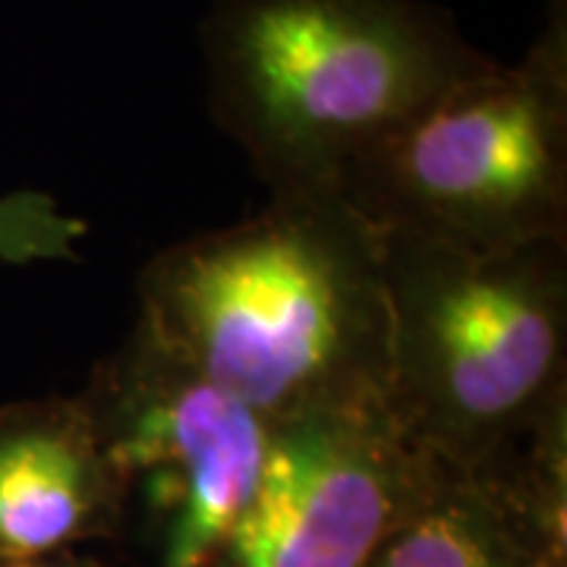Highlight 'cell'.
Returning <instances> with one entry per match:
<instances>
[{
	"label": "cell",
	"mask_w": 567,
	"mask_h": 567,
	"mask_svg": "<svg viewBox=\"0 0 567 567\" xmlns=\"http://www.w3.org/2000/svg\"><path fill=\"white\" fill-rule=\"evenodd\" d=\"M365 567H567V539L536 527L464 470L429 457Z\"/></svg>",
	"instance_id": "8"
},
{
	"label": "cell",
	"mask_w": 567,
	"mask_h": 567,
	"mask_svg": "<svg viewBox=\"0 0 567 567\" xmlns=\"http://www.w3.org/2000/svg\"><path fill=\"white\" fill-rule=\"evenodd\" d=\"M142 331L268 423L385 404L382 237L341 196L268 199L259 215L152 256Z\"/></svg>",
	"instance_id": "1"
},
{
	"label": "cell",
	"mask_w": 567,
	"mask_h": 567,
	"mask_svg": "<svg viewBox=\"0 0 567 567\" xmlns=\"http://www.w3.org/2000/svg\"><path fill=\"white\" fill-rule=\"evenodd\" d=\"M425 464L385 404L271 423L262 480L218 567H365Z\"/></svg>",
	"instance_id": "6"
},
{
	"label": "cell",
	"mask_w": 567,
	"mask_h": 567,
	"mask_svg": "<svg viewBox=\"0 0 567 567\" xmlns=\"http://www.w3.org/2000/svg\"><path fill=\"white\" fill-rule=\"evenodd\" d=\"M385 410L410 447L473 470L567 401V244L492 252L382 240Z\"/></svg>",
	"instance_id": "3"
},
{
	"label": "cell",
	"mask_w": 567,
	"mask_h": 567,
	"mask_svg": "<svg viewBox=\"0 0 567 567\" xmlns=\"http://www.w3.org/2000/svg\"><path fill=\"white\" fill-rule=\"evenodd\" d=\"M341 199L382 240L567 244V0H548L520 61L451 85L375 142Z\"/></svg>",
	"instance_id": "4"
},
{
	"label": "cell",
	"mask_w": 567,
	"mask_h": 567,
	"mask_svg": "<svg viewBox=\"0 0 567 567\" xmlns=\"http://www.w3.org/2000/svg\"><path fill=\"white\" fill-rule=\"evenodd\" d=\"M82 237V224L58 212L54 199L41 193H13L0 199V259L35 262V259H73V244Z\"/></svg>",
	"instance_id": "9"
},
{
	"label": "cell",
	"mask_w": 567,
	"mask_h": 567,
	"mask_svg": "<svg viewBox=\"0 0 567 567\" xmlns=\"http://www.w3.org/2000/svg\"><path fill=\"white\" fill-rule=\"evenodd\" d=\"M208 111L271 199L341 196L365 152L495 58L429 0H208Z\"/></svg>",
	"instance_id": "2"
},
{
	"label": "cell",
	"mask_w": 567,
	"mask_h": 567,
	"mask_svg": "<svg viewBox=\"0 0 567 567\" xmlns=\"http://www.w3.org/2000/svg\"><path fill=\"white\" fill-rule=\"evenodd\" d=\"M121 502L76 394L0 406V561L117 543Z\"/></svg>",
	"instance_id": "7"
},
{
	"label": "cell",
	"mask_w": 567,
	"mask_h": 567,
	"mask_svg": "<svg viewBox=\"0 0 567 567\" xmlns=\"http://www.w3.org/2000/svg\"><path fill=\"white\" fill-rule=\"evenodd\" d=\"M145 567H218L262 480L271 423L174 360L140 324L80 394Z\"/></svg>",
	"instance_id": "5"
},
{
	"label": "cell",
	"mask_w": 567,
	"mask_h": 567,
	"mask_svg": "<svg viewBox=\"0 0 567 567\" xmlns=\"http://www.w3.org/2000/svg\"><path fill=\"white\" fill-rule=\"evenodd\" d=\"M0 567H114L99 548H76V551H58L41 558H20V561H0Z\"/></svg>",
	"instance_id": "10"
}]
</instances>
